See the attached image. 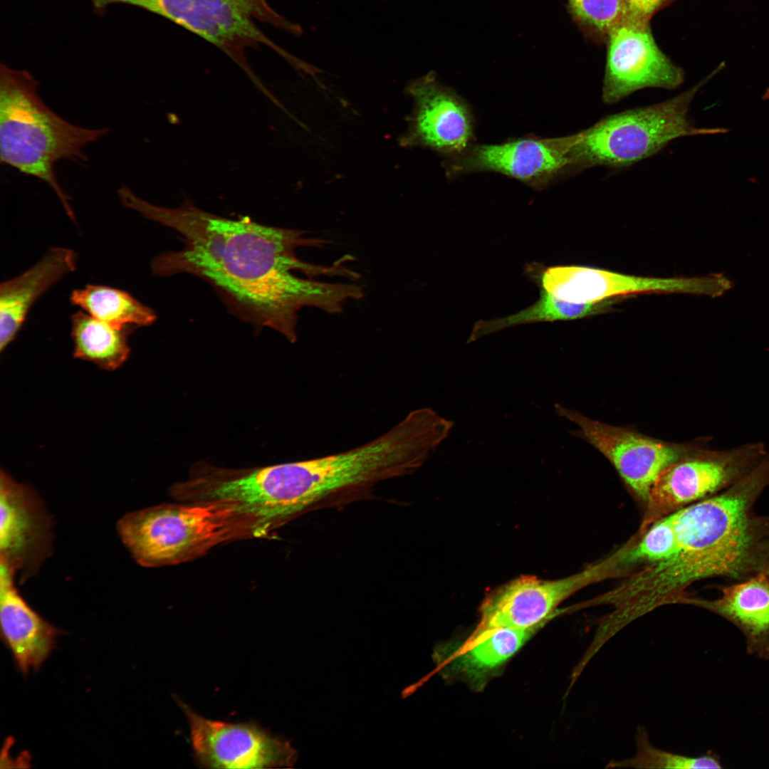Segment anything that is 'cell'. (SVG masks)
<instances>
[{
    "label": "cell",
    "instance_id": "cell-1",
    "mask_svg": "<svg viewBox=\"0 0 769 769\" xmlns=\"http://www.w3.org/2000/svg\"><path fill=\"white\" fill-rule=\"evenodd\" d=\"M124 203L182 236V249L155 257L151 263L154 275L189 273L200 277L215 287L241 318L277 330L291 342L297 339L298 313L302 308L338 313L345 302L362 296L360 286L318 281L294 273L347 278L353 274L338 265L321 266L299 260L295 255L297 248L326 242L307 238L303 231L261 224L248 216L225 218L204 211L189 200L166 208L132 192Z\"/></svg>",
    "mask_w": 769,
    "mask_h": 769
},
{
    "label": "cell",
    "instance_id": "cell-19",
    "mask_svg": "<svg viewBox=\"0 0 769 769\" xmlns=\"http://www.w3.org/2000/svg\"><path fill=\"white\" fill-rule=\"evenodd\" d=\"M545 624L528 628L497 627L474 630L454 654L453 663L468 676L488 672L516 653Z\"/></svg>",
    "mask_w": 769,
    "mask_h": 769
},
{
    "label": "cell",
    "instance_id": "cell-8",
    "mask_svg": "<svg viewBox=\"0 0 769 769\" xmlns=\"http://www.w3.org/2000/svg\"><path fill=\"white\" fill-rule=\"evenodd\" d=\"M625 553L623 546L610 556L562 579L546 580L526 575L495 588L481 605L480 622L475 630L528 628L546 623L559 614L558 606L568 597L623 572Z\"/></svg>",
    "mask_w": 769,
    "mask_h": 769
},
{
    "label": "cell",
    "instance_id": "cell-2",
    "mask_svg": "<svg viewBox=\"0 0 769 769\" xmlns=\"http://www.w3.org/2000/svg\"><path fill=\"white\" fill-rule=\"evenodd\" d=\"M768 486L769 452L736 483L674 512L679 548L647 567L652 591L674 599L700 580H742L760 572L769 547V516H758L753 508Z\"/></svg>",
    "mask_w": 769,
    "mask_h": 769
},
{
    "label": "cell",
    "instance_id": "cell-11",
    "mask_svg": "<svg viewBox=\"0 0 769 769\" xmlns=\"http://www.w3.org/2000/svg\"><path fill=\"white\" fill-rule=\"evenodd\" d=\"M574 135L542 138L525 136L500 144L471 145L461 155L448 158L449 177L489 172L518 180L538 190L574 171Z\"/></svg>",
    "mask_w": 769,
    "mask_h": 769
},
{
    "label": "cell",
    "instance_id": "cell-18",
    "mask_svg": "<svg viewBox=\"0 0 769 769\" xmlns=\"http://www.w3.org/2000/svg\"><path fill=\"white\" fill-rule=\"evenodd\" d=\"M71 249L54 247L34 266L0 286V350L13 341L34 302L76 268Z\"/></svg>",
    "mask_w": 769,
    "mask_h": 769
},
{
    "label": "cell",
    "instance_id": "cell-5",
    "mask_svg": "<svg viewBox=\"0 0 769 769\" xmlns=\"http://www.w3.org/2000/svg\"><path fill=\"white\" fill-rule=\"evenodd\" d=\"M718 67L698 84L666 101L608 115L574 135V170L595 166L623 167L656 154L682 137L724 134L722 127L699 128L689 118L692 100Z\"/></svg>",
    "mask_w": 769,
    "mask_h": 769
},
{
    "label": "cell",
    "instance_id": "cell-9",
    "mask_svg": "<svg viewBox=\"0 0 769 769\" xmlns=\"http://www.w3.org/2000/svg\"><path fill=\"white\" fill-rule=\"evenodd\" d=\"M525 274L558 298L573 303H596L637 293H686L720 297L733 287L723 273L691 278H660L622 274L592 267L528 263Z\"/></svg>",
    "mask_w": 769,
    "mask_h": 769
},
{
    "label": "cell",
    "instance_id": "cell-10",
    "mask_svg": "<svg viewBox=\"0 0 769 769\" xmlns=\"http://www.w3.org/2000/svg\"><path fill=\"white\" fill-rule=\"evenodd\" d=\"M189 726L196 763L206 768H292L298 752L288 740L255 723H227L202 717L176 698Z\"/></svg>",
    "mask_w": 769,
    "mask_h": 769
},
{
    "label": "cell",
    "instance_id": "cell-24",
    "mask_svg": "<svg viewBox=\"0 0 769 769\" xmlns=\"http://www.w3.org/2000/svg\"><path fill=\"white\" fill-rule=\"evenodd\" d=\"M567 11L582 33L597 42L628 18L626 0H567Z\"/></svg>",
    "mask_w": 769,
    "mask_h": 769
},
{
    "label": "cell",
    "instance_id": "cell-17",
    "mask_svg": "<svg viewBox=\"0 0 769 769\" xmlns=\"http://www.w3.org/2000/svg\"><path fill=\"white\" fill-rule=\"evenodd\" d=\"M709 600L688 597L684 603L709 610L733 623L743 634L749 654L769 659V577L763 572L718 587Z\"/></svg>",
    "mask_w": 769,
    "mask_h": 769
},
{
    "label": "cell",
    "instance_id": "cell-27",
    "mask_svg": "<svg viewBox=\"0 0 769 769\" xmlns=\"http://www.w3.org/2000/svg\"><path fill=\"white\" fill-rule=\"evenodd\" d=\"M761 572H765L769 577V548H768V549L767 550V553H766V555H765V560H764V563H763Z\"/></svg>",
    "mask_w": 769,
    "mask_h": 769
},
{
    "label": "cell",
    "instance_id": "cell-15",
    "mask_svg": "<svg viewBox=\"0 0 769 769\" xmlns=\"http://www.w3.org/2000/svg\"><path fill=\"white\" fill-rule=\"evenodd\" d=\"M409 91L416 103L412 138L419 145L451 158L474 140V119L468 103L436 79L434 72L413 82Z\"/></svg>",
    "mask_w": 769,
    "mask_h": 769
},
{
    "label": "cell",
    "instance_id": "cell-25",
    "mask_svg": "<svg viewBox=\"0 0 769 769\" xmlns=\"http://www.w3.org/2000/svg\"><path fill=\"white\" fill-rule=\"evenodd\" d=\"M636 542L632 540L624 558L627 565L658 563L677 553L679 548L674 513L654 522Z\"/></svg>",
    "mask_w": 769,
    "mask_h": 769
},
{
    "label": "cell",
    "instance_id": "cell-13",
    "mask_svg": "<svg viewBox=\"0 0 769 769\" xmlns=\"http://www.w3.org/2000/svg\"><path fill=\"white\" fill-rule=\"evenodd\" d=\"M607 43L602 100L614 104L646 88L675 89L684 80L683 69L659 48L649 22L627 18L612 30Z\"/></svg>",
    "mask_w": 769,
    "mask_h": 769
},
{
    "label": "cell",
    "instance_id": "cell-7",
    "mask_svg": "<svg viewBox=\"0 0 769 769\" xmlns=\"http://www.w3.org/2000/svg\"><path fill=\"white\" fill-rule=\"evenodd\" d=\"M768 452L763 442L756 441L722 450L705 448L671 464L659 473L650 488L637 536L657 520L736 483Z\"/></svg>",
    "mask_w": 769,
    "mask_h": 769
},
{
    "label": "cell",
    "instance_id": "cell-16",
    "mask_svg": "<svg viewBox=\"0 0 769 769\" xmlns=\"http://www.w3.org/2000/svg\"><path fill=\"white\" fill-rule=\"evenodd\" d=\"M16 572L0 563L1 635L23 674L38 671L63 632L26 602L15 585Z\"/></svg>",
    "mask_w": 769,
    "mask_h": 769
},
{
    "label": "cell",
    "instance_id": "cell-26",
    "mask_svg": "<svg viewBox=\"0 0 769 769\" xmlns=\"http://www.w3.org/2000/svg\"><path fill=\"white\" fill-rule=\"evenodd\" d=\"M673 0H626L628 18L632 20L650 22L652 16Z\"/></svg>",
    "mask_w": 769,
    "mask_h": 769
},
{
    "label": "cell",
    "instance_id": "cell-3",
    "mask_svg": "<svg viewBox=\"0 0 769 769\" xmlns=\"http://www.w3.org/2000/svg\"><path fill=\"white\" fill-rule=\"evenodd\" d=\"M38 87L28 71L1 63L0 160L46 183L74 221L70 197L60 185L54 166L65 159L87 162L83 149L105 135L108 129L70 123L43 102Z\"/></svg>",
    "mask_w": 769,
    "mask_h": 769
},
{
    "label": "cell",
    "instance_id": "cell-22",
    "mask_svg": "<svg viewBox=\"0 0 769 769\" xmlns=\"http://www.w3.org/2000/svg\"><path fill=\"white\" fill-rule=\"evenodd\" d=\"M71 303L85 313L116 327L149 325L156 320L155 312L125 291L96 285L74 290Z\"/></svg>",
    "mask_w": 769,
    "mask_h": 769
},
{
    "label": "cell",
    "instance_id": "cell-12",
    "mask_svg": "<svg viewBox=\"0 0 769 769\" xmlns=\"http://www.w3.org/2000/svg\"><path fill=\"white\" fill-rule=\"evenodd\" d=\"M555 408L560 416L579 427L582 436L614 465L624 482L645 502L663 469L706 448V439L688 446L672 444L590 419L560 404Z\"/></svg>",
    "mask_w": 769,
    "mask_h": 769
},
{
    "label": "cell",
    "instance_id": "cell-21",
    "mask_svg": "<svg viewBox=\"0 0 769 769\" xmlns=\"http://www.w3.org/2000/svg\"><path fill=\"white\" fill-rule=\"evenodd\" d=\"M614 300L596 303L567 301L540 289L539 299L530 307L504 318L480 320L474 325L467 342L516 325L538 323L572 320L602 313L611 308Z\"/></svg>",
    "mask_w": 769,
    "mask_h": 769
},
{
    "label": "cell",
    "instance_id": "cell-14",
    "mask_svg": "<svg viewBox=\"0 0 769 769\" xmlns=\"http://www.w3.org/2000/svg\"><path fill=\"white\" fill-rule=\"evenodd\" d=\"M0 563L20 574V582L34 575L52 552V518L30 486L0 474Z\"/></svg>",
    "mask_w": 769,
    "mask_h": 769
},
{
    "label": "cell",
    "instance_id": "cell-28",
    "mask_svg": "<svg viewBox=\"0 0 769 769\" xmlns=\"http://www.w3.org/2000/svg\"><path fill=\"white\" fill-rule=\"evenodd\" d=\"M762 98L763 100H769V87L765 90Z\"/></svg>",
    "mask_w": 769,
    "mask_h": 769
},
{
    "label": "cell",
    "instance_id": "cell-23",
    "mask_svg": "<svg viewBox=\"0 0 769 769\" xmlns=\"http://www.w3.org/2000/svg\"><path fill=\"white\" fill-rule=\"evenodd\" d=\"M636 753L629 758L607 763L606 768L639 769H718L722 765L711 752L691 757L666 751L654 746L644 727L639 726L635 737Z\"/></svg>",
    "mask_w": 769,
    "mask_h": 769
},
{
    "label": "cell",
    "instance_id": "cell-4",
    "mask_svg": "<svg viewBox=\"0 0 769 769\" xmlns=\"http://www.w3.org/2000/svg\"><path fill=\"white\" fill-rule=\"evenodd\" d=\"M117 531L135 560L144 567L178 564L224 542L261 536L252 517L221 501L130 512L118 520Z\"/></svg>",
    "mask_w": 769,
    "mask_h": 769
},
{
    "label": "cell",
    "instance_id": "cell-20",
    "mask_svg": "<svg viewBox=\"0 0 769 769\" xmlns=\"http://www.w3.org/2000/svg\"><path fill=\"white\" fill-rule=\"evenodd\" d=\"M132 327H116L78 311L71 317L74 356L106 370L120 367L130 354Z\"/></svg>",
    "mask_w": 769,
    "mask_h": 769
},
{
    "label": "cell",
    "instance_id": "cell-6",
    "mask_svg": "<svg viewBox=\"0 0 769 769\" xmlns=\"http://www.w3.org/2000/svg\"><path fill=\"white\" fill-rule=\"evenodd\" d=\"M98 11L113 4L161 16L212 43L229 57L262 93L268 89L250 66L247 51L265 46L288 63L295 56L269 38L256 21L296 36L303 30L275 11L268 0H90Z\"/></svg>",
    "mask_w": 769,
    "mask_h": 769
}]
</instances>
